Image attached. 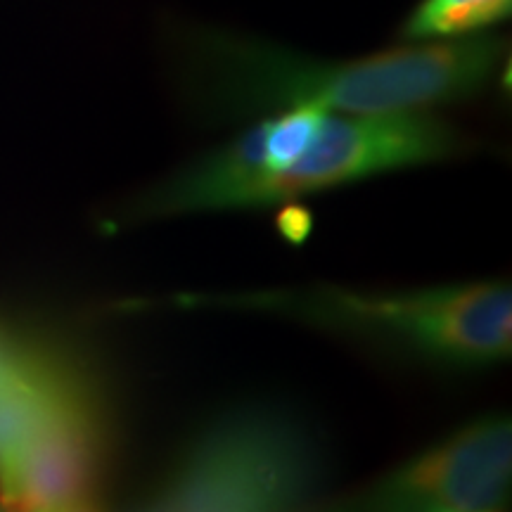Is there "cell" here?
Listing matches in <instances>:
<instances>
[{
  "instance_id": "cell-9",
  "label": "cell",
  "mask_w": 512,
  "mask_h": 512,
  "mask_svg": "<svg viewBox=\"0 0 512 512\" xmlns=\"http://www.w3.org/2000/svg\"><path fill=\"white\" fill-rule=\"evenodd\" d=\"M275 228L292 245H302L313 233V214L297 202H283V209L275 216Z\"/></svg>"
},
{
  "instance_id": "cell-10",
  "label": "cell",
  "mask_w": 512,
  "mask_h": 512,
  "mask_svg": "<svg viewBox=\"0 0 512 512\" xmlns=\"http://www.w3.org/2000/svg\"><path fill=\"white\" fill-rule=\"evenodd\" d=\"M57 512H105V508H102L98 496L86 494V496L76 498V501H72V503H67L62 510H57Z\"/></svg>"
},
{
  "instance_id": "cell-3",
  "label": "cell",
  "mask_w": 512,
  "mask_h": 512,
  "mask_svg": "<svg viewBox=\"0 0 512 512\" xmlns=\"http://www.w3.org/2000/svg\"><path fill=\"white\" fill-rule=\"evenodd\" d=\"M318 465L294 415L266 403L235 406L204 422L128 512H306Z\"/></svg>"
},
{
  "instance_id": "cell-8",
  "label": "cell",
  "mask_w": 512,
  "mask_h": 512,
  "mask_svg": "<svg viewBox=\"0 0 512 512\" xmlns=\"http://www.w3.org/2000/svg\"><path fill=\"white\" fill-rule=\"evenodd\" d=\"M323 105H297L275 119H266V157H264V178H271L287 166H292L304 155L306 147L316 138L325 114ZM261 178V181H264ZM256 185V183H254ZM245 200V197H242ZM242 207V204H240Z\"/></svg>"
},
{
  "instance_id": "cell-1",
  "label": "cell",
  "mask_w": 512,
  "mask_h": 512,
  "mask_svg": "<svg viewBox=\"0 0 512 512\" xmlns=\"http://www.w3.org/2000/svg\"><path fill=\"white\" fill-rule=\"evenodd\" d=\"M501 57V41L477 36L320 64L261 43L211 36L197 43L190 83L195 100L221 119L309 102L342 114L413 112L477 93Z\"/></svg>"
},
{
  "instance_id": "cell-5",
  "label": "cell",
  "mask_w": 512,
  "mask_h": 512,
  "mask_svg": "<svg viewBox=\"0 0 512 512\" xmlns=\"http://www.w3.org/2000/svg\"><path fill=\"white\" fill-rule=\"evenodd\" d=\"M512 422L484 415L342 501L306 512H505Z\"/></svg>"
},
{
  "instance_id": "cell-6",
  "label": "cell",
  "mask_w": 512,
  "mask_h": 512,
  "mask_svg": "<svg viewBox=\"0 0 512 512\" xmlns=\"http://www.w3.org/2000/svg\"><path fill=\"white\" fill-rule=\"evenodd\" d=\"M105 425L95 403L76 408L0 456V503L22 512H57L95 494Z\"/></svg>"
},
{
  "instance_id": "cell-7",
  "label": "cell",
  "mask_w": 512,
  "mask_h": 512,
  "mask_svg": "<svg viewBox=\"0 0 512 512\" xmlns=\"http://www.w3.org/2000/svg\"><path fill=\"white\" fill-rule=\"evenodd\" d=\"M512 0H425L408 19L406 36L456 38L510 15Z\"/></svg>"
},
{
  "instance_id": "cell-4",
  "label": "cell",
  "mask_w": 512,
  "mask_h": 512,
  "mask_svg": "<svg viewBox=\"0 0 512 512\" xmlns=\"http://www.w3.org/2000/svg\"><path fill=\"white\" fill-rule=\"evenodd\" d=\"M463 150L453 126L425 110L387 114H325L316 138L285 171L247 190L240 209L292 202L361 178L432 164Z\"/></svg>"
},
{
  "instance_id": "cell-11",
  "label": "cell",
  "mask_w": 512,
  "mask_h": 512,
  "mask_svg": "<svg viewBox=\"0 0 512 512\" xmlns=\"http://www.w3.org/2000/svg\"><path fill=\"white\" fill-rule=\"evenodd\" d=\"M0 512H22V510H15V508H10V505L0 503Z\"/></svg>"
},
{
  "instance_id": "cell-2",
  "label": "cell",
  "mask_w": 512,
  "mask_h": 512,
  "mask_svg": "<svg viewBox=\"0 0 512 512\" xmlns=\"http://www.w3.org/2000/svg\"><path fill=\"white\" fill-rule=\"evenodd\" d=\"M171 304L178 309L271 313L446 368L491 366L508 361L512 351V290L503 280L403 292L316 285L181 294Z\"/></svg>"
}]
</instances>
